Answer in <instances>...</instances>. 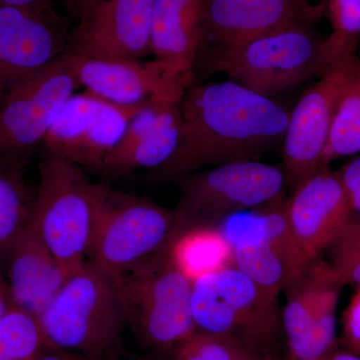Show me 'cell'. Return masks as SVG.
<instances>
[{"label": "cell", "mask_w": 360, "mask_h": 360, "mask_svg": "<svg viewBox=\"0 0 360 360\" xmlns=\"http://www.w3.org/2000/svg\"><path fill=\"white\" fill-rule=\"evenodd\" d=\"M181 141L158 180H176L207 168L255 160L284 139L290 111L232 80L187 87L180 103Z\"/></svg>", "instance_id": "obj_1"}, {"label": "cell", "mask_w": 360, "mask_h": 360, "mask_svg": "<svg viewBox=\"0 0 360 360\" xmlns=\"http://www.w3.org/2000/svg\"><path fill=\"white\" fill-rule=\"evenodd\" d=\"M311 25H295L251 39L212 59L232 82L274 98L310 78L321 77L359 37L333 32L321 39Z\"/></svg>", "instance_id": "obj_2"}, {"label": "cell", "mask_w": 360, "mask_h": 360, "mask_svg": "<svg viewBox=\"0 0 360 360\" xmlns=\"http://www.w3.org/2000/svg\"><path fill=\"white\" fill-rule=\"evenodd\" d=\"M49 348L103 359L127 328L115 277L91 260L68 276L37 317Z\"/></svg>", "instance_id": "obj_3"}, {"label": "cell", "mask_w": 360, "mask_h": 360, "mask_svg": "<svg viewBox=\"0 0 360 360\" xmlns=\"http://www.w3.org/2000/svg\"><path fill=\"white\" fill-rule=\"evenodd\" d=\"M115 281L127 326L142 345L172 352L198 333L191 311L193 283L175 266L168 246Z\"/></svg>", "instance_id": "obj_4"}, {"label": "cell", "mask_w": 360, "mask_h": 360, "mask_svg": "<svg viewBox=\"0 0 360 360\" xmlns=\"http://www.w3.org/2000/svg\"><path fill=\"white\" fill-rule=\"evenodd\" d=\"M32 220L68 276L89 260L94 222V184L66 156L45 150Z\"/></svg>", "instance_id": "obj_5"}, {"label": "cell", "mask_w": 360, "mask_h": 360, "mask_svg": "<svg viewBox=\"0 0 360 360\" xmlns=\"http://www.w3.org/2000/svg\"><path fill=\"white\" fill-rule=\"evenodd\" d=\"M89 260L118 276L165 250L179 231L174 212L148 198L94 184Z\"/></svg>", "instance_id": "obj_6"}, {"label": "cell", "mask_w": 360, "mask_h": 360, "mask_svg": "<svg viewBox=\"0 0 360 360\" xmlns=\"http://www.w3.org/2000/svg\"><path fill=\"white\" fill-rule=\"evenodd\" d=\"M191 311L200 333L232 338L265 354L283 329L276 300L236 266L193 283Z\"/></svg>", "instance_id": "obj_7"}, {"label": "cell", "mask_w": 360, "mask_h": 360, "mask_svg": "<svg viewBox=\"0 0 360 360\" xmlns=\"http://www.w3.org/2000/svg\"><path fill=\"white\" fill-rule=\"evenodd\" d=\"M181 196L176 210L180 229L215 226L225 217L255 210L283 195V168L257 160L234 161L175 180Z\"/></svg>", "instance_id": "obj_8"}, {"label": "cell", "mask_w": 360, "mask_h": 360, "mask_svg": "<svg viewBox=\"0 0 360 360\" xmlns=\"http://www.w3.org/2000/svg\"><path fill=\"white\" fill-rule=\"evenodd\" d=\"M359 40L348 45L319 82L300 97L283 139L285 184L295 191L322 167L341 99L360 68Z\"/></svg>", "instance_id": "obj_9"}, {"label": "cell", "mask_w": 360, "mask_h": 360, "mask_svg": "<svg viewBox=\"0 0 360 360\" xmlns=\"http://www.w3.org/2000/svg\"><path fill=\"white\" fill-rule=\"evenodd\" d=\"M80 84L65 53L0 94V156H25L44 142Z\"/></svg>", "instance_id": "obj_10"}, {"label": "cell", "mask_w": 360, "mask_h": 360, "mask_svg": "<svg viewBox=\"0 0 360 360\" xmlns=\"http://www.w3.org/2000/svg\"><path fill=\"white\" fill-rule=\"evenodd\" d=\"M143 106L118 105L89 90L73 94L56 115L42 144L45 150L66 156L85 172L101 174L104 160Z\"/></svg>", "instance_id": "obj_11"}, {"label": "cell", "mask_w": 360, "mask_h": 360, "mask_svg": "<svg viewBox=\"0 0 360 360\" xmlns=\"http://www.w3.org/2000/svg\"><path fill=\"white\" fill-rule=\"evenodd\" d=\"M153 0H94L78 9L68 52L98 59L151 54Z\"/></svg>", "instance_id": "obj_12"}, {"label": "cell", "mask_w": 360, "mask_h": 360, "mask_svg": "<svg viewBox=\"0 0 360 360\" xmlns=\"http://www.w3.org/2000/svg\"><path fill=\"white\" fill-rule=\"evenodd\" d=\"M80 86L123 106H143L155 101L180 103L191 84L160 60L98 59L66 51Z\"/></svg>", "instance_id": "obj_13"}, {"label": "cell", "mask_w": 360, "mask_h": 360, "mask_svg": "<svg viewBox=\"0 0 360 360\" xmlns=\"http://www.w3.org/2000/svg\"><path fill=\"white\" fill-rule=\"evenodd\" d=\"M70 28L53 7L0 4V94L68 51Z\"/></svg>", "instance_id": "obj_14"}, {"label": "cell", "mask_w": 360, "mask_h": 360, "mask_svg": "<svg viewBox=\"0 0 360 360\" xmlns=\"http://www.w3.org/2000/svg\"><path fill=\"white\" fill-rule=\"evenodd\" d=\"M326 13V0H206L205 45L212 41L217 56L288 26L311 25Z\"/></svg>", "instance_id": "obj_15"}, {"label": "cell", "mask_w": 360, "mask_h": 360, "mask_svg": "<svg viewBox=\"0 0 360 360\" xmlns=\"http://www.w3.org/2000/svg\"><path fill=\"white\" fill-rule=\"evenodd\" d=\"M354 214L340 177L328 165H322L288 201L291 226L310 259L328 250Z\"/></svg>", "instance_id": "obj_16"}, {"label": "cell", "mask_w": 360, "mask_h": 360, "mask_svg": "<svg viewBox=\"0 0 360 360\" xmlns=\"http://www.w3.org/2000/svg\"><path fill=\"white\" fill-rule=\"evenodd\" d=\"M180 103L155 101L143 106L104 160L101 174L124 176L141 169H156L179 148L182 134Z\"/></svg>", "instance_id": "obj_17"}, {"label": "cell", "mask_w": 360, "mask_h": 360, "mask_svg": "<svg viewBox=\"0 0 360 360\" xmlns=\"http://www.w3.org/2000/svg\"><path fill=\"white\" fill-rule=\"evenodd\" d=\"M4 257L9 302L13 307L39 317L70 276L45 245L32 219Z\"/></svg>", "instance_id": "obj_18"}, {"label": "cell", "mask_w": 360, "mask_h": 360, "mask_svg": "<svg viewBox=\"0 0 360 360\" xmlns=\"http://www.w3.org/2000/svg\"><path fill=\"white\" fill-rule=\"evenodd\" d=\"M206 0H153L151 54L188 82L205 40Z\"/></svg>", "instance_id": "obj_19"}, {"label": "cell", "mask_w": 360, "mask_h": 360, "mask_svg": "<svg viewBox=\"0 0 360 360\" xmlns=\"http://www.w3.org/2000/svg\"><path fill=\"white\" fill-rule=\"evenodd\" d=\"M345 285L330 264L314 258L300 276L288 284L283 311V330L290 354L302 345L324 302Z\"/></svg>", "instance_id": "obj_20"}, {"label": "cell", "mask_w": 360, "mask_h": 360, "mask_svg": "<svg viewBox=\"0 0 360 360\" xmlns=\"http://www.w3.org/2000/svg\"><path fill=\"white\" fill-rule=\"evenodd\" d=\"M168 251L175 266L191 283L234 266L233 250L217 226L180 229L170 241Z\"/></svg>", "instance_id": "obj_21"}, {"label": "cell", "mask_w": 360, "mask_h": 360, "mask_svg": "<svg viewBox=\"0 0 360 360\" xmlns=\"http://www.w3.org/2000/svg\"><path fill=\"white\" fill-rule=\"evenodd\" d=\"M25 156H0V255L32 219L34 195L25 179Z\"/></svg>", "instance_id": "obj_22"}, {"label": "cell", "mask_w": 360, "mask_h": 360, "mask_svg": "<svg viewBox=\"0 0 360 360\" xmlns=\"http://www.w3.org/2000/svg\"><path fill=\"white\" fill-rule=\"evenodd\" d=\"M232 250L234 266L255 281L270 298L276 300L279 291L296 278L290 267L270 248L265 236L257 243L238 246Z\"/></svg>", "instance_id": "obj_23"}, {"label": "cell", "mask_w": 360, "mask_h": 360, "mask_svg": "<svg viewBox=\"0 0 360 360\" xmlns=\"http://www.w3.org/2000/svg\"><path fill=\"white\" fill-rule=\"evenodd\" d=\"M49 348L34 315L11 307L0 319V360H37Z\"/></svg>", "instance_id": "obj_24"}, {"label": "cell", "mask_w": 360, "mask_h": 360, "mask_svg": "<svg viewBox=\"0 0 360 360\" xmlns=\"http://www.w3.org/2000/svg\"><path fill=\"white\" fill-rule=\"evenodd\" d=\"M360 153V68L341 99L322 165Z\"/></svg>", "instance_id": "obj_25"}, {"label": "cell", "mask_w": 360, "mask_h": 360, "mask_svg": "<svg viewBox=\"0 0 360 360\" xmlns=\"http://www.w3.org/2000/svg\"><path fill=\"white\" fill-rule=\"evenodd\" d=\"M174 360H250L262 352L225 336L198 331L172 352Z\"/></svg>", "instance_id": "obj_26"}, {"label": "cell", "mask_w": 360, "mask_h": 360, "mask_svg": "<svg viewBox=\"0 0 360 360\" xmlns=\"http://www.w3.org/2000/svg\"><path fill=\"white\" fill-rule=\"evenodd\" d=\"M328 250L329 264L335 270L343 284H356L360 286V245L335 241Z\"/></svg>", "instance_id": "obj_27"}, {"label": "cell", "mask_w": 360, "mask_h": 360, "mask_svg": "<svg viewBox=\"0 0 360 360\" xmlns=\"http://www.w3.org/2000/svg\"><path fill=\"white\" fill-rule=\"evenodd\" d=\"M335 32L360 37V0H326Z\"/></svg>", "instance_id": "obj_28"}, {"label": "cell", "mask_w": 360, "mask_h": 360, "mask_svg": "<svg viewBox=\"0 0 360 360\" xmlns=\"http://www.w3.org/2000/svg\"><path fill=\"white\" fill-rule=\"evenodd\" d=\"M336 174L345 187L352 210L360 215V156L343 165Z\"/></svg>", "instance_id": "obj_29"}, {"label": "cell", "mask_w": 360, "mask_h": 360, "mask_svg": "<svg viewBox=\"0 0 360 360\" xmlns=\"http://www.w3.org/2000/svg\"><path fill=\"white\" fill-rule=\"evenodd\" d=\"M343 338L348 347L360 342V286L343 314Z\"/></svg>", "instance_id": "obj_30"}, {"label": "cell", "mask_w": 360, "mask_h": 360, "mask_svg": "<svg viewBox=\"0 0 360 360\" xmlns=\"http://www.w3.org/2000/svg\"><path fill=\"white\" fill-rule=\"evenodd\" d=\"M335 241L347 243V245H360V215L354 214L350 217L345 229ZM333 241V243H335Z\"/></svg>", "instance_id": "obj_31"}, {"label": "cell", "mask_w": 360, "mask_h": 360, "mask_svg": "<svg viewBox=\"0 0 360 360\" xmlns=\"http://www.w3.org/2000/svg\"><path fill=\"white\" fill-rule=\"evenodd\" d=\"M37 360H98L89 359L82 355L72 354V352H63V350L49 348Z\"/></svg>", "instance_id": "obj_32"}, {"label": "cell", "mask_w": 360, "mask_h": 360, "mask_svg": "<svg viewBox=\"0 0 360 360\" xmlns=\"http://www.w3.org/2000/svg\"><path fill=\"white\" fill-rule=\"evenodd\" d=\"M52 1L53 0H0V4L28 7L33 9H47L53 7Z\"/></svg>", "instance_id": "obj_33"}, {"label": "cell", "mask_w": 360, "mask_h": 360, "mask_svg": "<svg viewBox=\"0 0 360 360\" xmlns=\"http://www.w3.org/2000/svg\"><path fill=\"white\" fill-rule=\"evenodd\" d=\"M317 360H360V355L352 352H338L333 349Z\"/></svg>", "instance_id": "obj_34"}, {"label": "cell", "mask_w": 360, "mask_h": 360, "mask_svg": "<svg viewBox=\"0 0 360 360\" xmlns=\"http://www.w3.org/2000/svg\"><path fill=\"white\" fill-rule=\"evenodd\" d=\"M58 1L65 6L66 11L73 18L80 7L94 0H58Z\"/></svg>", "instance_id": "obj_35"}, {"label": "cell", "mask_w": 360, "mask_h": 360, "mask_svg": "<svg viewBox=\"0 0 360 360\" xmlns=\"http://www.w3.org/2000/svg\"><path fill=\"white\" fill-rule=\"evenodd\" d=\"M13 307L11 302H9L8 297L4 296V292H0V319L4 316V314L8 311V309Z\"/></svg>", "instance_id": "obj_36"}, {"label": "cell", "mask_w": 360, "mask_h": 360, "mask_svg": "<svg viewBox=\"0 0 360 360\" xmlns=\"http://www.w3.org/2000/svg\"><path fill=\"white\" fill-rule=\"evenodd\" d=\"M165 354H167V352H158V354L155 355V356L149 357L146 360H174L172 352H170L169 356H167Z\"/></svg>", "instance_id": "obj_37"}, {"label": "cell", "mask_w": 360, "mask_h": 360, "mask_svg": "<svg viewBox=\"0 0 360 360\" xmlns=\"http://www.w3.org/2000/svg\"><path fill=\"white\" fill-rule=\"evenodd\" d=\"M250 360H284L270 354H259Z\"/></svg>", "instance_id": "obj_38"}, {"label": "cell", "mask_w": 360, "mask_h": 360, "mask_svg": "<svg viewBox=\"0 0 360 360\" xmlns=\"http://www.w3.org/2000/svg\"><path fill=\"white\" fill-rule=\"evenodd\" d=\"M350 350L354 354L360 355V342L356 343V345H354V347H350Z\"/></svg>", "instance_id": "obj_39"}, {"label": "cell", "mask_w": 360, "mask_h": 360, "mask_svg": "<svg viewBox=\"0 0 360 360\" xmlns=\"http://www.w3.org/2000/svg\"><path fill=\"white\" fill-rule=\"evenodd\" d=\"M1 291H2V290H1V288H0V292H1Z\"/></svg>", "instance_id": "obj_40"}]
</instances>
